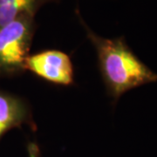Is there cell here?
<instances>
[{"instance_id": "1", "label": "cell", "mask_w": 157, "mask_h": 157, "mask_svg": "<svg viewBox=\"0 0 157 157\" xmlns=\"http://www.w3.org/2000/svg\"><path fill=\"white\" fill-rule=\"evenodd\" d=\"M76 15L94 47L98 66L108 96L114 102L130 90L157 81V73L142 62L123 36L107 39L95 33L85 22L78 9Z\"/></svg>"}, {"instance_id": "2", "label": "cell", "mask_w": 157, "mask_h": 157, "mask_svg": "<svg viewBox=\"0 0 157 157\" xmlns=\"http://www.w3.org/2000/svg\"><path fill=\"white\" fill-rule=\"evenodd\" d=\"M37 23L33 15H23L0 28V78H11L25 72Z\"/></svg>"}, {"instance_id": "3", "label": "cell", "mask_w": 157, "mask_h": 157, "mask_svg": "<svg viewBox=\"0 0 157 157\" xmlns=\"http://www.w3.org/2000/svg\"><path fill=\"white\" fill-rule=\"evenodd\" d=\"M25 69L52 85L70 86L74 84L72 59L63 51L46 49L29 54Z\"/></svg>"}, {"instance_id": "4", "label": "cell", "mask_w": 157, "mask_h": 157, "mask_svg": "<svg viewBox=\"0 0 157 157\" xmlns=\"http://www.w3.org/2000/svg\"><path fill=\"white\" fill-rule=\"evenodd\" d=\"M23 125L37 128L30 105L19 96L0 91V140L10 130Z\"/></svg>"}, {"instance_id": "5", "label": "cell", "mask_w": 157, "mask_h": 157, "mask_svg": "<svg viewBox=\"0 0 157 157\" xmlns=\"http://www.w3.org/2000/svg\"><path fill=\"white\" fill-rule=\"evenodd\" d=\"M59 0H0V28L23 15L36 16L43 6Z\"/></svg>"}]
</instances>
